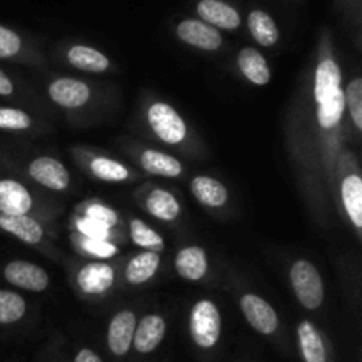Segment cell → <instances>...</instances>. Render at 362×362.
<instances>
[{
	"label": "cell",
	"mask_w": 362,
	"mask_h": 362,
	"mask_svg": "<svg viewBox=\"0 0 362 362\" xmlns=\"http://www.w3.org/2000/svg\"><path fill=\"white\" fill-rule=\"evenodd\" d=\"M21 49V37L11 28L0 25V59L18 55Z\"/></svg>",
	"instance_id": "31"
},
{
	"label": "cell",
	"mask_w": 362,
	"mask_h": 362,
	"mask_svg": "<svg viewBox=\"0 0 362 362\" xmlns=\"http://www.w3.org/2000/svg\"><path fill=\"white\" fill-rule=\"evenodd\" d=\"M32 209L27 187L14 179H0V214L25 216Z\"/></svg>",
	"instance_id": "11"
},
{
	"label": "cell",
	"mask_w": 362,
	"mask_h": 362,
	"mask_svg": "<svg viewBox=\"0 0 362 362\" xmlns=\"http://www.w3.org/2000/svg\"><path fill=\"white\" fill-rule=\"evenodd\" d=\"M0 228L6 230L11 235L18 237L25 244L41 243L45 230L35 219L25 216H4L0 214Z\"/></svg>",
	"instance_id": "17"
},
{
	"label": "cell",
	"mask_w": 362,
	"mask_h": 362,
	"mask_svg": "<svg viewBox=\"0 0 362 362\" xmlns=\"http://www.w3.org/2000/svg\"><path fill=\"white\" fill-rule=\"evenodd\" d=\"M341 198L349 219L356 228H362V179L357 173L345 177L341 184Z\"/></svg>",
	"instance_id": "22"
},
{
	"label": "cell",
	"mask_w": 362,
	"mask_h": 362,
	"mask_svg": "<svg viewBox=\"0 0 362 362\" xmlns=\"http://www.w3.org/2000/svg\"><path fill=\"white\" fill-rule=\"evenodd\" d=\"M297 338H299V350L304 362H329V352L325 349L324 338L311 322H300L297 329Z\"/></svg>",
	"instance_id": "15"
},
{
	"label": "cell",
	"mask_w": 362,
	"mask_h": 362,
	"mask_svg": "<svg viewBox=\"0 0 362 362\" xmlns=\"http://www.w3.org/2000/svg\"><path fill=\"white\" fill-rule=\"evenodd\" d=\"M67 60L76 69L87 71V73H103L110 67V60L105 53L90 46L76 45L67 52Z\"/></svg>",
	"instance_id": "21"
},
{
	"label": "cell",
	"mask_w": 362,
	"mask_h": 362,
	"mask_svg": "<svg viewBox=\"0 0 362 362\" xmlns=\"http://www.w3.org/2000/svg\"><path fill=\"white\" fill-rule=\"evenodd\" d=\"M32 119L28 113L18 108H0V129L9 131H23L28 129Z\"/></svg>",
	"instance_id": "30"
},
{
	"label": "cell",
	"mask_w": 362,
	"mask_h": 362,
	"mask_svg": "<svg viewBox=\"0 0 362 362\" xmlns=\"http://www.w3.org/2000/svg\"><path fill=\"white\" fill-rule=\"evenodd\" d=\"M345 105H349L350 117L357 129H362V80L354 78L345 90Z\"/></svg>",
	"instance_id": "29"
},
{
	"label": "cell",
	"mask_w": 362,
	"mask_h": 362,
	"mask_svg": "<svg viewBox=\"0 0 362 362\" xmlns=\"http://www.w3.org/2000/svg\"><path fill=\"white\" fill-rule=\"evenodd\" d=\"M74 362H103L101 357L90 349H81L78 350V354L74 356Z\"/></svg>",
	"instance_id": "34"
},
{
	"label": "cell",
	"mask_w": 362,
	"mask_h": 362,
	"mask_svg": "<svg viewBox=\"0 0 362 362\" xmlns=\"http://www.w3.org/2000/svg\"><path fill=\"white\" fill-rule=\"evenodd\" d=\"M90 170L98 179L106 182H122L129 177V170L119 161H113L110 158H94L90 161Z\"/></svg>",
	"instance_id": "27"
},
{
	"label": "cell",
	"mask_w": 362,
	"mask_h": 362,
	"mask_svg": "<svg viewBox=\"0 0 362 362\" xmlns=\"http://www.w3.org/2000/svg\"><path fill=\"white\" fill-rule=\"evenodd\" d=\"M166 334V322L159 315H147L134 329L133 346L140 354H151L161 345Z\"/></svg>",
	"instance_id": "12"
},
{
	"label": "cell",
	"mask_w": 362,
	"mask_h": 362,
	"mask_svg": "<svg viewBox=\"0 0 362 362\" xmlns=\"http://www.w3.org/2000/svg\"><path fill=\"white\" fill-rule=\"evenodd\" d=\"M198 14L207 25L225 28V30H233L240 25V14L237 13L235 7L228 6L221 0H200L197 6Z\"/></svg>",
	"instance_id": "13"
},
{
	"label": "cell",
	"mask_w": 362,
	"mask_h": 362,
	"mask_svg": "<svg viewBox=\"0 0 362 362\" xmlns=\"http://www.w3.org/2000/svg\"><path fill=\"white\" fill-rule=\"evenodd\" d=\"M4 278L11 283V285L18 286V288L28 290V292H42L48 288L49 276L39 265L32 264L27 260H14L4 267Z\"/></svg>",
	"instance_id": "5"
},
{
	"label": "cell",
	"mask_w": 362,
	"mask_h": 362,
	"mask_svg": "<svg viewBox=\"0 0 362 362\" xmlns=\"http://www.w3.org/2000/svg\"><path fill=\"white\" fill-rule=\"evenodd\" d=\"M177 35L186 45L205 49V52H214L223 45L221 34L214 27L200 20H182L177 25Z\"/></svg>",
	"instance_id": "7"
},
{
	"label": "cell",
	"mask_w": 362,
	"mask_h": 362,
	"mask_svg": "<svg viewBox=\"0 0 362 362\" xmlns=\"http://www.w3.org/2000/svg\"><path fill=\"white\" fill-rule=\"evenodd\" d=\"M28 173L41 186L53 191H64L69 186V172L53 158H37L28 165Z\"/></svg>",
	"instance_id": "9"
},
{
	"label": "cell",
	"mask_w": 362,
	"mask_h": 362,
	"mask_svg": "<svg viewBox=\"0 0 362 362\" xmlns=\"http://www.w3.org/2000/svg\"><path fill=\"white\" fill-rule=\"evenodd\" d=\"M14 90V85L11 81V78L0 69V95H11Z\"/></svg>",
	"instance_id": "35"
},
{
	"label": "cell",
	"mask_w": 362,
	"mask_h": 362,
	"mask_svg": "<svg viewBox=\"0 0 362 362\" xmlns=\"http://www.w3.org/2000/svg\"><path fill=\"white\" fill-rule=\"evenodd\" d=\"M145 207L154 218L161 221H175L180 214V205L170 191L154 189L145 200Z\"/></svg>",
	"instance_id": "23"
},
{
	"label": "cell",
	"mask_w": 362,
	"mask_h": 362,
	"mask_svg": "<svg viewBox=\"0 0 362 362\" xmlns=\"http://www.w3.org/2000/svg\"><path fill=\"white\" fill-rule=\"evenodd\" d=\"M141 166L152 175L179 177L182 173V165L179 159L159 151H145L140 158Z\"/></svg>",
	"instance_id": "24"
},
{
	"label": "cell",
	"mask_w": 362,
	"mask_h": 362,
	"mask_svg": "<svg viewBox=\"0 0 362 362\" xmlns=\"http://www.w3.org/2000/svg\"><path fill=\"white\" fill-rule=\"evenodd\" d=\"M48 94L53 103L62 108H80L90 99V88L87 83L74 78H59L49 83Z\"/></svg>",
	"instance_id": "8"
},
{
	"label": "cell",
	"mask_w": 362,
	"mask_h": 362,
	"mask_svg": "<svg viewBox=\"0 0 362 362\" xmlns=\"http://www.w3.org/2000/svg\"><path fill=\"white\" fill-rule=\"evenodd\" d=\"M134 329H136V317L133 311L122 310L112 318L108 325V334H106V343L113 356H127L129 349L133 346Z\"/></svg>",
	"instance_id": "6"
},
{
	"label": "cell",
	"mask_w": 362,
	"mask_h": 362,
	"mask_svg": "<svg viewBox=\"0 0 362 362\" xmlns=\"http://www.w3.org/2000/svg\"><path fill=\"white\" fill-rule=\"evenodd\" d=\"M290 281L297 299L306 310H317L324 303V281L311 262L297 260L290 269Z\"/></svg>",
	"instance_id": "2"
},
{
	"label": "cell",
	"mask_w": 362,
	"mask_h": 362,
	"mask_svg": "<svg viewBox=\"0 0 362 362\" xmlns=\"http://www.w3.org/2000/svg\"><path fill=\"white\" fill-rule=\"evenodd\" d=\"M339 88H341V69H339L338 62H334L332 59L322 60L315 73V99L317 103L331 98Z\"/></svg>",
	"instance_id": "18"
},
{
	"label": "cell",
	"mask_w": 362,
	"mask_h": 362,
	"mask_svg": "<svg viewBox=\"0 0 362 362\" xmlns=\"http://www.w3.org/2000/svg\"><path fill=\"white\" fill-rule=\"evenodd\" d=\"M85 247H87L90 253L101 255V257H112V255H115V247L110 246V244L106 243H101L99 239H88L87 243H85Z\"/></svg>",
	"instance_id": "33"
},
{
	"label": "cell",
	"mask_w": 362,
	"mask_h": 362,
	"mask_svg": "<svg viewBox=\"0 0 362 362\" xmlns=\"http://www.w3.org/2000/svg\"><path fill=\"white\" fill-rule=\"evenodd\" d=\"M161 257L158 251H144L129 260L126 267V279L131 285H144L158 272Z\"/></svg>",
	"instance_id": "20"
},
{
	"label": "cell",
	"mask_w": 362,
	"mask_h": 362,
	"mask_svg": "<svg viewBox=\"0 0 362 362\" xmlns=\"http://www.w3.org/2000/svg\"><path fill=\"white\" fill-rule=\"evenodd\" d=\"M237 62H239V69L243 71V74L251 83L260 85L262 87V85H267L271 81V69H269L267 60H265V57L258 49H240L239 57H237Z\"/></svg>",
	"instance_id": "19"
},
{
	"label": "cell",
	"mask_w": 362,
	"mask_h": 362,
	"mask_svg": "<svg viewBox=\"0 0 362 362\" xmlns=\"http://www.w3.org/2000/svg\"><path fill=\"white\" fill-rule=\"evenodd\" d=\"M78 286L87 296H101L108 292L115 281V272L108 264L103 262H92L81 267V271L76 276Z\"/></svg>",
	"instance_id": "10"
},
{
	"label": "cell",
	"mask_w": 362,
	"mask_h": 362,
	"mask_svg": "<svg viewBox=\"0 0 362 362\" xmlns=\"http://www.w3.org/2000/svg\"><path fill=\"white\" fill-rule=\"evenodd\" d=\"M240 310L247 324L257 332L264 336H271L278 331L279 318L274 308L255 293H246L240 299Z\"/></svg>",
	"instance_id": "4"
},
{
	"label": "cell",
	"mask_w": 362,
	"mask_h": 362,
	"mask_svg": "<svg viewBox=\"0 0 362 362\" xmlns=\"http://www.w3.org/2000/svg\"><path fill=\"white\" fill-rule=\"evenodd\" d=\"M189 332L198 349L211 350L221 338V315L212 300H198L189 315Z\"/></svg>",
	"instance_id": "1"
},
{
	"label": "cell",
	"mask_w": 362,
	"mask_h": 362,
	"mask_svg": "<svg viewBox=\"0 0 362 362\" xmlns=\"http://www.w3.org/2000/svg\"><path fill=\"white\" fill-rule=\"evenodd\" d=\"M147 120L152 131L161 141L170 145L180 144L186 138L187 127L175 108L166 103H154L147 112Z\"/></svg>",
	"instance_id": "3"
},
{
	"label": "cell",
	"mask_w": 362,
	"mask_h": 362,
	"mask_svg": "<svg viewBox=\"0 0 362 362\" xmlns=\"http://www.w3.org/2000/svg\"><path fill=\"white\" fill-rule=\"evenodd\" d=\"M131 239L136 246L145 247L147 251H161L165 243H163L161 235L156 230H152L147 223L141 219H133L131 221Z\"/></svg>",
	"instance_id": "28"
},
{
	"label": "cell",
	"mask_w": 362,
	"mask_h": 362,
	"mask_svg": "<svg viewBox=\"0 0 362 362\" xmlns=\"http://www.w3.org/2000/svg\"><path fill=\"white\" fill-rule=\"evenodd\" d=\"M27 313V303L11 290H0V324H14Z\"/></svg>",
	"instance_id": "26"
},
{
	"label": "cell",
	"mask_w": 362,
	"mask_h": 362,
	"mask_svg": "<svg viewBox=\"0 0 362 362\" xmlns=\"http://www.w3.org/2000/svg\"><path fill=\"white\" fill-rule=\"evenodd\" d=\"M191 193L202 205L211 209H219L228 202L225 184L207 175H198L191 180Z\"/></svg>",
	"instance_id": "16"
},
{
	"label": "cell",
	"mask_w": 362,
	"mask_h": 362,
	"mask_svg": "<svg viewBox=\"0 0 362 362\" xmlns=\"http://www.w3.org/2000/svg\"><path fill=\"white\" fill-rule=\"evenodd\" d=\"M87 216L92 219V221L98 223V225H103V226H106V225L112 226L117 223L115 212H113L112 209L101 207V205H94V207L88 209Z\"/></svg>",
	"instance_id": "32"
},
{
	"label": "cell",
	"mask_w": 362,
	"mask_h": 362,
	"mask_svg": "<svg viewBox=\"0 0 362 362\" xmlns=\"http://www.w3.org/2000/svg\"><path fill=\"white\" fill-rule=\"evenodd\" d=\"M247 27L253 34L255 41L260 42L262 46H274L279 39L278 25L274 23L267 13L260 9H255L247 18Z\"/></svg>",
	"instance_id": "25"
},
{
	"label": "cell",
	"mask_w": 362,
	"mask_h": 362,
	"mask_svg": "<svg viewBox=\"0 0 362 362\" xmlns=\"http://www.w3.org/2000/svg\"><path fill=\"white\" fill-rule=\"evenodd\" d=\"M207 253L200 246H187L175 257V271L187 281H200L207 274Z\"/></svg>",
	"instance_id": "14"
}]
</instances>
